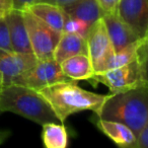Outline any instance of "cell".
<instances>
[{"instance_id": "5b68a950", "label": "cell", "mask_w": 148, "mask_h": 148, "mask_svg": "<svg viewBox=\"0 0 148 148\" xmlns=\"http://www.w3.org/2000/svg\"><path fill=\"white\" fill-rule=\"evenodd\" d=\"M23 12L34 55L38 60L54 58V52L62 33L49 27L29 9Z\"/></svg>"}, {"instance_id": "4316f807", "label": "cell", "mask_w": 148, "mask_h": 148, "mask_svg": "<svg viewBox=\"0 0 148 148\" xmlns=\"http://www.w3.org/2000/svg\"><path fill=\"white\" fill-rule=\"evenodd\" d=\"M11 135V132L9 130H0V144H2L5 142L8 137Z\"/></svg>"}, {"instance_id": "ba28073f", "label": "cell", "mask_w": 148, "mask_h": 148, "mask_svg": "<svg viewBox=\"0 0 148 148\" xmlns=\"http://www.w3.org/2000/svg\"><path fill=\"white\" fill-rule=\"evenodd\" d=\"M37 61L34 54H21L0 49V73L4 85L17 83L23 74L35 66Z\"/></svg>"}, {"instance_id": "e0dca14e", "label": "cell", "mask_w": 148, "mask_h": 148, "mask_svg": "<svg viewBox=\"0 0 148 148\" xmlns=\"http://www.w3.org/2000/svg\"><path fill=\"white\" fill-rule=\"evenodd\" d=\"M42 140L46 148H66L68 133L63 123H47L43 125Z\"/></svg>"}, {"instance_id": "5bb4252c", "label": "cell", "mask_w": 148, "mask_h": 148, "mask_svg": "<svg viewBox=\"0 0 148 148\" xmlns=\"http://www.w3.org/2000/svg\"><path fill=\"white\" fill-rule=\"evenodd\" d=\"M62 72L72 80H88L95 75V69L87 54L72 56L60 63Z\"/></svg>"}, {"instance_id": "7c38bea8", "label": "cell", "mask_w": 148, "mask_h": 148, "mask_svg": "<svg viewBox=\"0 0 148 148\" xmlns=\"http://www.w3.org/2000/svg\"><path fill=\"white\" fill-rule=\"evenodd\" d=\"M95 125L119 147L137 148V136L125 124L97 117Z\"/></svg>"}, {"instance_id": "8fae6325", "label": "cell", "mask_w": 148, "mask_h": 148, "mask_svg": "<svg viewBox=\"0 0 148 148\" xmlns=\"http://www.w3.org/2000/svg\"><path fill=\"white\" fill-rule=\"evenodd\" d=\"M5 18L8 25L13 51L21 54H34L23 10L12 9L5 15Z\"/></svg>"}, {"instance_id": "484cf974", "label": "cell", "mask_w": 148, "mask_h": 148, "mask_svg": "<svg viewBox=\"0 0 148 148\" xmlns=\"http://www.w3.org/2000/svg\"><path fill=\"white\" fill-rule=\"evenodd\" d=\"M73 0H38V2H46V3H50V4L53 5H57V6H64V5L68 4Z\"/></svg>"}, {"instance_id": "ffe728a7", "label": "cell", "mask_w": 148, "mask_h": 148, "mask_svg": "<svg viewBox=\"0 0 148 148\" xmlns=\"http://www.w3.org/2000/svg\"><path fill=\"white\" fill-rule=\"evenodd\" d=\"M0 49L5 51H13L10 41L8 25H7L5 15L0 18Z\"/></svg>"}, {"instance_id": "4fadbf2b", "label": "cell", "mask_w": 148, "mask_h": 148, "mask_svg": "<svg viewBox=\"0 0 148 148\" xmlns=\"http://www.w3.org/2000/svg\"><path fill=\"white\" fill-rule=\"evenodd\" d=\"M61 8L66 15L81 19L91 27L105 13L97 0H73Z\"/></svg>"}, {"instance_id": "2e32d148", "label": "cell", "mask_w": 148, "mask_h": 148, "mask_svg": "<svg viewBox=\"0 0 148 148\" xmlns=\"http://www.w3.org/2000/svg\"><path fill=\"white\" fill-rule=\"evenodd\" d=\"M27 9L52 29L63 33L65 13L60 6L46 2H36Z\"/></svg>"}, {"instance_id": "8992f818", "label": "cell", "mask_w": 148, "mask_h": 148, "mask_svg": "<svg viewBox=\"0 0 148 148\" xmlns=\"http://www.w3.org/2000/svg\"><path fill=\"white\" fill-rule=\"evenodd\" d=\"M62 72L60 63L54 58L38 60L35 66L25 72L16 84H23L39 91L40 89L61 81L69 80Z\"/></svg>"}, {"instance_id": "d4e9b609", "label": "cell", "mask_w": 148, "mask_h": 148, "mask_svg": "<svg viewBox=\"0 0 148 148\" xmlns=\"http://www.w3.org/2000/svg\"><path fill=\"white\" fill-rule=\"evenodd\" d=\"M13 9L11 0H0V13L6 15L9 11Z\"/></svg>"}, {"instance_id": "277c9868", "label": "cell", "mask_w": 148, "mask_h": 148, "mask_svg": "<svg viewBox=\"0 0 148 148\" xmlns=\"http://www.w3.org/2000/svg\"><path fill=\"white\" fill-rule=\"evenodd\" d=\"M88 81L95 86H97V83L106 85L111 93L122 92L148 83L145 80L143 65L139 57L121 67L95 73Z\"/></svg>"}, {"instance_id": "44dd1931", "label": "cell", "mask_w": 148, "mask_h": 148, "mask_svg": "<svg viewBox=\"0 0 148 148\" xmlns=\"http://www.w3.org/2000/svg\"><path fill=\"white\" fill-rule=\"evenodd\" d=\"M139 59L141 60L142 65H143L145 80L146 82H148V33L144 38V43L140 49Z\"/></svg>"}, {"instance_id": "f546056e", "label": "cell", "mask_w": 148, "mask_h": 148, "mask_svg": "<svg viewBox=\"0 0 148 148\" xmlns=\"http://www.w3.org/2000/svg\"><path fill=\"white\" fill-rule=\"evenodd\" d=\"M2 113H3V112L1 111V109H0V115H1V114H2Z\"/></svg>"}, {"instance_id": "ac0fdd59", "label": "cell", "mask_w": 148, "mask_h": 148, "mask_svg": "<svg viewBox=\"0 0 148 148\" xmlns=\"http://www.w3.org/2000/svg\"><path fill=\"white\" fill-rule=\"evenodd\" d=\"M144 38L145 37L141 38V39H139L138 41L126 46L125 48L121 49L120 51L114 52V54L111 56V58L108 60L103 71L114 69V68L121 67V66L129 64V63H131V62H133L134 60L137 59V58L139 57L141 46L143 45V43H144Z\"/></svg>"}, {"instance_id": "f1b7e54d", "label": "cell", "mask_w": 148, "mask_h": 148, "mask_svg": "<svg viewBox=\"0 0 148 148\" xmlns=\"http://www.w3.org/2000/svg\"><path fill=\"white\" fill-rule=\"evenodd\" d=\"M2 16H4V14H1V13H0V18H1Z\"/></svg>"}, {"instance_id": "cb8c5ba5", "label": "cell", "mask_w": 148, "mask_h": 148, "mask_svg": "<svg viewBox=\"0 0 148 148\" xmlns=\"http://www.w3.org/2000/svg\"><path fill=\"white\" fill-rule=\"evenodd\" d=\"M13 5V9L18 10H25L34 3L38 2V0H11Z\"/></svg>"}, {"instance_id": "7402d4cb", "label": "cell", "mask_w": 148, "mask_h": 148, "mask_svg": "<svg viewBox=\"0 0 148 148\" xmlns=\"http://www.w3.org/2000/svg\"><path fill=\"white\" fill-rule=\"evenodd\" d=\"M99 4L105 13L117 12V7L120 0H97Z\"/></svg>"}, {"instance_id": "9c48e42d", "label": "cell", "mask_w": 148, "mask_h": 148, "mask_svg": "<svg viewBox=\"0 0 148 148\" xmlns=\"http://www.w3.org/2000/svg\"><path fill=\"white\" fill-rule=\"evenodd\" d=\"M117 14L141 38L148 33V0H120Z\"/></svg>"}, {"instance_id": "30bf717a", "label": "cell", "mask_w": 148, "mask_h": 148, "mask_svg": "<svg viewBox=\"0 0 148 148\" xmlns=\"http://www.w3.org/2000/svg\"><path fill=\"white\" fill-rule=\"evenodd\" d=\"M101 21L106 27L115 52L120 51L126 46L141 39V37L130 25L120 18L117 12L103 13Z\"/></svg>"}, {"instance_id": "d6986e66", "label": "cell", "mask_w": 148, "mask_h": 148, "mask_svg": "<svg viewBox=\"0 0 148 148\" xmlns=\"http://www.w3.org/2000/svg\"><path fill=\"white\" fill-rule=\"evenodd\" d=\"M90 29L91 25H87L85 21L78 18H74V17H70L65 14L63 33L76 34V35H79L84 38V39H86Z\"/></svg>"}, {"instance_id": "3957f363", "label": "cell", "mask_w": 148, "mask_h": 148, "mask_svg": "<svg viewBox=\"0 0 148 148\" xmlns=\"http://www.w3.org/2000/svg\"><path fill=\"white\" fill-rule=\"evenodd\" d=\"M0 109L29 119L39 125L61 123L47 99L38 90L23 84H7L0 90Z\"/></svg>"}, {"instance_id": "52a82bcc", "label": "cell", "mask_w": 148, "mask_h": 148, "mask_svg": "<svg viewBox=\"0 0 148 148\" xmlns=\"http://www.w3.org/2000/svg\"><path fill=\"white\" fill-rule=\"evenodd\" d=\"M87 55L95 73L103 72L108 60L114 54V48L101 18L91 27L86 38Z\"/></svg>"}, {"instance_id": "83f0119b", "label": "cell", "mask_w": 148, "mask_h": 148, "mask_svg": "<svg viewBox=\"0 0 148 148\" xmlns=\"http://www.w3.org/2000/svg\"><path fill=\"white\" fill-rule=\"evenodd\" d=\"M3 86H4V83H3V77H2V75H1V73H0V90L2 89Z\"/></svg>"}, {"instance_id": "7a4b0ae2", "label": "cell", "mask_w": 148, "mask_h": 148, "mask_svg": "<svg viewBox=\"0 0 148 148\" xmlns=\"http://www.w3.org/2000/svg\"><path fill=\"white\" fill-rule=\"evenodd\" d=\"M97 117L125 124L138 136L148 121V83L110 93Z\"/></svg>"}, {"instance_id": "9a60e30c", "label": "cell", "mask_w": 148, "mask_h": 148, "mask_svg": "<svg viewBox=\"0 0 148 148\" xmlns=\"http://www.w3.org/2000/svg\"><path fill=\"white\" fill-rule=\"evenodd\" d=\"M78 54H87L86 39L76 34L62 33L54 52V59L61 63L67 58Z\"/></svg>"}, {"instance_id": "6da1fadb", "label": "cell", "mask_w": 148, "mask_h": 148, "mask_svg": "<svg viewBox=\"0 0 148 148\" xmlns=\"http://www.w3.org/2000/svg\"><path fill=\"white\" fill-rule=\"evenodd\" d=\"M61 123L69 116L83 111H91L95 116L110 95H99L81 88L76 80L57 82L40 89Z\"/></svg>"}, {"instance_id": "603a6c76", "label": "cell", "mask_w": 148, "mask_h": 148, "mask_svg": "<svg viewBox=\"0 0 148 148\" xmlns=\"http://www.w3.org/2000/svg\"><path fill=\"white\" fill-rule=\"evenodd\" d=\"M137 148H148V121L137 136Z\"/></svg>"}]
</instances>
